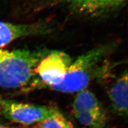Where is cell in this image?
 Listing matches in <instances>:
<instances>
[{
    "label": "cell",
    "instance_id": "obj_4",
    "mask_svg": "<svg viewBox=\"0 0 128 128\" xmlns=\"http://www.w3.org/2000/svg\"><path fill=\"white\" fill-rule=\"evenodd\" d=\"M71 62L70 56L63 52H48L40 60L34 70L43 82L40 85L50 88L60 84Z\"/></svg>",
    "mask_w": 128,
    "mask_h": 128
},
{
    "label": "cell",
    "instance_id": "obj_10",
    "mask_svg": "<svg viewBox=\"0 0 128 128\" xmlns=\"http://www.w3.org/2000/svg\"><path fill=\"white\" fill-rule=\"evenodd\" d=\"M38 124L39 128H74L72 124L60 111L54 116L38 123Z\"/></svg>",
    "mask_w": 128,
    "mask_h": 128
},
{
    "label": "cell",
    "instance_id": "obj_1",
    "mask_svg": "<svg viewBox=\"0 0 128 128\" xmlns=\"http://www.w3.org/2000/svg\"><path fill=\"white\" fill-rule=\"evenodd\" d=\"M47 54L28 50L0 49V87L18 88L28 85L38 64Z\"/></svg>",
    "mask_w": 128,
    "mask_h": 128
},
{
    "label": "cell",
    "instance_id": "obj_13",
    "mask_svg": "<svg viewBox=\"0 0 128 128\" xmlns=\"http://www.w3.org/2000/svg\"></svg>",
    "mask_w": 128,
    "mask_h": 128
},
{
    "label": "cell",
    "instance_id": "obj_12",
    "mask_svg": "<svg viewBox=\"0 0 128 128\" xmlns=\"http://www.w3.org/2000/svg\"><path fill=\"white\" fill-rule=\"evenodd\" d=\"M0 128H7V127H6V126H3V125H2V124H0Z\"/></svg>",
    "mask_w": 128,
    "mask_h": 128
},
{
    "label": "cell",
    "instance_id": "obj_7",
    "mask_svg": "<svg viewBox=\"0 0 128 128\" xmlns=\"http://www.w3.org/2000/svg\"><path fill=\"white\" fill-rule=\"evenodd\" d=\"M128 74L124 73L110 88L108 97L112 108L121 116L128 115Z\"/></svg>",
    "mask_w": 128,
    "mask_h": 128
},
{
    "label": "cell",
    "instance_id": "obj_5",
    "mask_svg": "<svg viewBox=\"0 0 128 128\" xmlns=\"http://www.w3.org/2000/svg\"><path fill=\"white\" fill-rule=\"evenodd\" d=\"M46 30V28L43 24H17L0 22V48L22 38L42 34Z\"/></svg>",
    "mask_w": 128,
    "mask_h": 128
},
{
    "label": "cell",
    "instance_id": "obj_9",
    "mask_svg": "<svg viewBox=\"0 0 128 128\" xmlns=\"http://www.w3.org/2000/svg\"><path fill=\"white\" fill-rule=\"evenodd\" d=\"M73 114L80 124L88 128H103L106 124L104 112H78Z\"/></svg>",
    "mask_w": 128,
    "mask_h": 128
},
{
    "label": "cell",
    "instance_id": "obj_3",
    "mask_svg": "<svg viewBox=\"0 0 128 128\" xmlns=\"http://www.w3.org/2000/svg\"><path fill=\"white\" fill-rule=\"evenodd\" d=\"M1 109L7 119L25 125L38 124L56 114L58 110L53 107L38 106L3 100Z\"/></svg>",
    "mask_w": 128,
    "mask_h": 128
},
{
    "label": "cell",
    "instance_id": "obj_11",
    "mask_svg": "<svg viewBox=\"0 0 128 128\" xmlns=\"http://www.w3.org/2000/svg\"><path fill=\"white\" fill-rule=\"evenodd\" d=\"M3 102V100L2 98H1V97H0V109H1V105H2V103Z\"/></svg>",
    "mask_w": 128,
    "mask_h": 128
},
{
    "label": "cell",
    "instance_id": "obj_2",
    "mask_svg": "<svg viewBox=\"0 0 128 128\" xmlns=\"http://www.w3.org/2000/svg\"><path fill=\"white\" fill-rule=\"evenodd\" d=\"M105 54V48H97L83 54L71 62L62 82L50 88L64 93L78 92L86 89L94 78L100 76L99 64Z\"/></svg>",
    "mask_w": 128,
    "mask_h": 128
},
{
    "label": "cell",
    "instance_id": "obj_8",
    "mask_svg": "<svg viewBox=\"0 0 128 128\" xmlns=\"http://www.w3.org/2000/svg\"><path fill=\"white\" fill-rule=\"evenodd\" d=\"M102 112L104 110L93 92L86 88L78 92L73 103V114L78 112Z\"/></svg>",
    "mask_w": 128,
    "mask_h": 128
},
{
    "label": "cell",
    "instance_id": "obj_6",
    "mask_svg": "<svg viewBox=\"0 0 128 128\" xmlns=\"http://www.w3.org/2000/svg\"><path fill=\"white\" fill-rule=\"evenodd\" d=\"M71 8L86 14H99L118 7L126 0H63Z\"/></svg>",
    "mask_w": 128,
    "mask_h": 128
}]
</instances>
